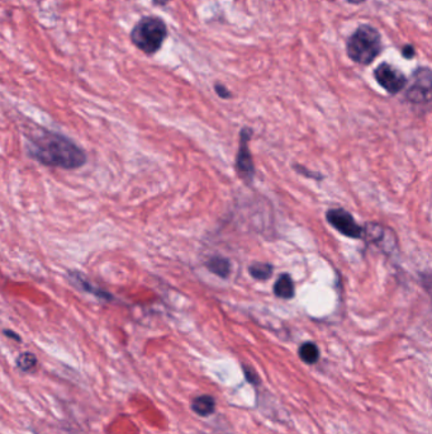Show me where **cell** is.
I'll return each mask as SVG.
<instances>
[{
	"instance_id": "1",
	"label": "cell",
	"mask_w": 432,
	"mask_h": 434,
	"mask_svg": "<svg viewBox=\"0 0 432 434\" xmlns=\"http://www.w3.org/2000/svg\"><path fill=\"white\" fill-rule=\"evenodd\" d=\"M25 138L27 153L43 165L70 170L81 168L87 163L85 152L63 134L42 127L30 131Z\"/></svg>"
},
{
	"instance_id": "2",
	"label": "cell",
	"mask_w": 432,
	"mask_h": 434,
	"mask_svg": "<svg viewBox=\"0 0 432 434\" xmlns=\"http://www.w3.org/2000/svg\"><path fill=\"white\" fill-rule=\"evenodd\" d=\"M382 51L380 34L371 25H360L347 41V55L355 63L369 65Z\"/></svg>"
},
{
	"instance_id": "3",
	"label": "cell",
	"mask_w": 432,
	"mask_h": 434,
	"mask_svg": "<svg viewBox=\"0 0 432 434\" xmlns=\"http://www.w3.org/2000/svg\"><path fill=\"white\" fill-rule=\"evenodd\" d=\"M168 36L166 24L158 17H144L131 32L132 43L147 55L156 54Z\"/></svg>"
},
{
	"instance_id": "4",
	"label": "cell",
	"mask_w": 432,
	"mask_h": 434,
	"mask_svg": "<svg viewBox=\"0 0 432 434\" xmlns=\"http://www.w3.org/2000/svg\"><path fill=\"white\" fill-rule=\"evenodd\" d=\"M251 138V130L242 129L240 135V147H239V153H237V159H236V168L237 173L240 176L241 179L250 185L254 180L255 176V168H254V163L251 154L248 150V141Z\"/></svg>"
},
{
	"instance_id": "5",
	"label": "cell",
	"mask_w": 432,
	"mask_h": 434,
	"mask_svg": "<svg viewBox=\"0 0 432 434\" xmlns=\"http://www.w3.org/2000/svg\"><path fill=\"white\" fill-rule=\"evenodd\" d=\"M327 221L345 236L352 239H363V227L347 211L343 209H330L327 212Z\"/></svg>"
},
{
	"instance_id": "6",
	"label": "cell",
	"mask_w": 432,
	"mask_h": 434,
	"mask_svg": "<svg viewBox=\"0 0 432 434\" xmlns=\"http://www.w3.org/2000/svg\"><path fill=\"white\" fill-rule=\"evenodd\" d=\"M374 76H376V81L379 83V85L391 94L400 93V90L404 88V85L407 84L406 76L397 68L387 64V63H383L376 68Z\"/></svg>"
},
{
	"instance_id": "7",
	"label": "cell",
	"mask_w": 432,
	"mask_h": 434,
	"mask_svg": "<svg viewBox=\"0 0 432 434\" xmlns=\"http://www.w3.org/2000/svg\"><path fill=\"white\" fill-rule=\"evenodd\" d=\"M431 96V72L429 68L417 69L413 74V84L409 87L407 98L412 103L430 102Z\"/></svg>"
},
{
	"instance_id": "8",
	"label": "cell",
	"mask_w": 432,
	"mask_h": 434,
	"mask_svg": "<svg viewBox=\"0 0 432 434\" xmlns=\"http://www.w3.org/2000/svg\"><path fill=\"white\" fill-rule=\"evenodd\" d=\"M69 280L72 282V285L76 287V289H81L83 292H87L90 295H94L96 298H100V300H105V301H112V295L105 292L102 289L94 286L91 282L87 280L85 276L79 273V272H70L69 273Z\"/></svg>"
},
{
	"instance_id": "9",
	"label": "cell",
	"mask_w": 432,
	"mask_h": 434,
	"mask_svg": "<svg viewBox=\"0 0 432 434\" xmlns=\"http://www.w3.org/2000/svg\"><path fill=\"white\" fill-rule=\"evenodd\" d=\"M192 409L199 417H209L216 410V402L210 395L197 396L192 402Z\"/></svg>"
},
{
	"instance_id": "10",
	"label": "cell",
	"mask_w": 432,
	"mask_h": 434,
	"mask_svg": "<svg viewBox=\"0 0 432 434\" xmlns=\"http://www.w3.org/2000/svg\"><path fill=\"white\" fill-rule=\"evenodd\" d=\"M274 293H275V296L285 298V300L294 296V285H293L292 277L289 274L284 273L279 276V278L274 285Z\"/></svg>"
},
{
	"instance_id": "11",
	"label": "cell",
	"mask_w": 432,
	"mask_h": 434,
	"mask_svg": "<svg viewBox=\"0 0 432 434\" xmlns=\"http://www.w3.org/2000/svg\"><path fill=\"white\" fill-rule=\"evenodd\" d=\"M209 272L216 274L221 278H227L231 272V265L230 260L224 257H213L209 259L206 263Z\"/></svg>"
},
{
	"instance_id": "12",
	"label": "cell",
	"mask_w": 432,
	"mask_h": 434,
	"mask_svg": "<svg viewBox=\"0 0 432 434\" xmlns=\"http://www.w3.org/2000/svg\"><path fill=\"white\" fill-rule=\"evenodd\" d=\"M299 357L307 364H313L320 360V349L312 342H305L299 347Z\"/></svg>"
},
{
	"instance_id": "13",
	"label": "cell",
	"mask_w": 432,
	"mask_h": 434,
	"mask_svg": "<svg viewBox=\"0 0 432 434\" xmlns=\"http://www.w3.org/2000/svg\"><path fill=\"white\" fill-rule=\"evenodd\" d=\"M248 272L254 278L265 281L272 276V267L268 263H254V265H250Z\"/></svg>"
},
{
	"instance_id": "14",
	"label": "cell",
	"mask_w": 432,
	"mask_h": 434,
	"mask_svg": "<svg viewBox=\"0 0 432 434\" xmlns=\"http://www.w3.org/2000/svg\"><path fill=\"white\" fill-rule=\"evenodd\" d=\"M36 364H37V358L34 354L30 352L22 353L17 358V366L24 372L32 371L36 367Z\"/></svg>"
},
{
	"instance_id": "15",
	"label": "cell",
	"mask_w": 432,
	"mask_h": 434,
	"mask_svg": "<svg viewBox=\"0 0 432 434\" xmlns=\"http://www.w3.org/2000/svg\"><path fill=\"white\" fill-rule=\"evenodd\" d=\"M215 88H216L217 94L221 96V98H230V96H231L230 90L224 88L222 84H216V87H215Z\"/></svg>"
},
{
	"instance_id": "16",
	"label": "cell",
	"mask_w": 432,
	"mask_h": 434,
	"mask_svg": "<svg viewBox=\"0 0 432 434\" xmlns=\"http://www.w3.org/2000/svg\"><path fill=\"white\" fill-rule=\"evenodd\" d=\"M244 370H245V373H246V378H248V381L252 382V384H257V381H259L257 373H255L254 371L251 370V369H248V367H244Z\"/></svg>"
},
{
	"instance_id": "17",
	"label": "cell",
	"mask_w": 432,
	"mask_h": 434,
	"mask_svg": "<svg viewBox=\"0 0 432 434\" xmlns=\"http://www.w3.org/2000/svg\"><path fill=\"white\" fill-rule=\"evenodd\" d=\"M402 54L406 59H412V57L415 56V48H412L411 45H407L406 48L402 50Z\"/></svg>"
},
{
	"instance_id": "18",
	"label": "cell",
	"mask_w": 432,
	"mask_h": 434,
	"mask_svg": "<svg viewBox=\"0 0 432 434\" xmlns=\"http://www.w3.org/2000/svg\"><path fill=\"white\" fill-rule=\"evenodd\" d=\"M4 333H6V335H8L9 338H14L16 340H18V342L21 340V338L18 337V335H16V333H13V331H8V330H6Z\"/></svg>"
},
{
	"instance_id": "19",
	"label": "cell",
	"mask_w": 432,
	"mask_h": 434,
	"mask_svg": "<svg viewBox=\"0 0 432 434\" xmlns=\"http://www.w3.org/2000/svg\"><path fill=\"white\" fill-rule=\"evenodd\" d=\"M156 6H165V4H168L169 1H171V0H152Z\"/></svg>"
},
{
	"instance_id": "20",
	"label": "cell",
	"mask_w": 432,
	"mask_h": 434,
	"mask_svg": "<svg viewBox=\"0 0 432 434\" xmlns=\"http://www.w3.org/2000/svg\"><path fill=\"white\" fill-rule=\"evenodd\" d=\"M361 1L364 0H349V3H352V4H360Z\"/></svg>"
}]
</instances>
